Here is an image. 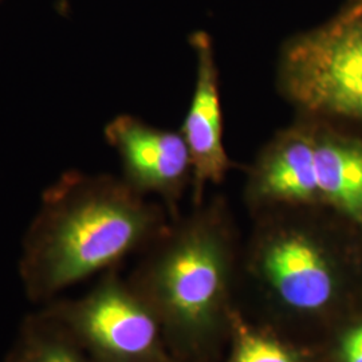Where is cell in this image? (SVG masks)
<instances>
[{
    "instance_id": "6da1fadb",
    "label": "cell",
    "mask_w": 362,
    "mask_h": 362,
    "mask_svg": "<svg viewBox=\"0 0 362 362\" xmlns=\"http://www.w3.org/2000/svg\"><path fill=\"white\" fill-rule=\"evenodd\" d=\"M153 226L151 212L109 181L77 170L45 191L19 263L27 297L49 302L128 254Z\"/></svg>"
},
{
    "instance_id": "7a4b0ae2",
    "label": "cell",
    "mask_w": 362,
    "mask_h": 362,
    "mask_svg": "<svg viewBox=\"0 0 362 362\" xmlns=\"http://www.w3.org/2000/svg\"><path fill=\"white\" fill-rule=\"evenodd\" d=\"M282 81L291 100L313 113L362 121V0L290 42Z\"/></svg>"
},
{
    "instance_id": "3957f363",
    "label": "cell",
    "mask_w": 362,
    "mask_h": 362,
    "mask_svg": "<svg viewBox=\"0 0 362 362\" xmlns=\"http://www.w3.org/2000/svg\"><path fill=\"white\" fill-rule=\"evenodd\" d=\"M97 362H153L158 324L153 309L116 279L86 297L55 300L43 310Z\"/></svg>"
},
{
    "instance_id": "277c9868",
    "label": "cell",
    "mask_w": 362,
    "mask_h": 362,
    "mask_svg": "<svg viewBox=\"0 0 362 362\" xmlns=\"http://www.w3.org/2000/svg\"><path fill=\"white\" fill-rule=\"evenodd\" d=\"M223 285V258L208 235H189L170 247L148 272V293L156 308L175 324L207 322Z\"/></svg>"
},
{
    "instance_id": "5b68a950",
    "label": "cell",
    "mask_w": 362,
    "mask_h": 362,
    "mask_svg": "<svg viewBox=\"0 0 362 362\" xmlns=\"http://www.w3.org/2000/svg\"><path fill=\"white\" fill-rule=\"evenodd\" d=\"M105 134L119 152L127 175L137 188L169 189L191 164L184 136L155 129L133 117H118L106 127Z\"/></svg>"
},
{
    "instance_id": "8992f818",
    "label": "cell",
    "mask_w": 362,
    "mask_h": 362,
    "mask_svg": "<svg viewBox=\"0 0 362 362\" xmlns=\"http://www.w3.org/2000/svg\"><path fill=\"white\" fill-rule=\"evenodd\" d=\"M263 267L279 297L298 310H318L333 296L330 266L320 247L303 235H286L272 242Z\"/></svg>"
},
{
    "instance_id": "52a82bcc",
    "label": "cell",
    "mask_w": 362,
    "mask_h": 362,
    "mask_svg": "<svg viewBox=\"0 0 362 362\" xmlns=\"http://www.w3.org/2000/svg\"><path fill=\"white\" fill-rule=\"evenodd\" d=\"M197 54V77L192 104L184 122L182 134L188 145L191 164L197 180L219 181L228 167L221 141L218 78L212 46L206 35L194 37Z\"/></svg>"
},
{
    "instance_id": "ba28073f",
    "label": "cell",
    "mask_w": 362,
    "mask_h": 362,
    "mask_svg": "<svg viewBox=\"0 0 362 362\" xmlns=\"http://www.w3.org/2000/svg\"><path fill=\"white\" fill-rule=\"evenodd\" d=\"M320 196L362 223V143L326 136L314 140Z\"/></svg>"
},
{
    "instance_id": "9c48e42d",
    "label": "cell",
    "mask_w": 362,
    "mask_h": 362,
    "mask_svg": "<svg viewBox=\"0 0 362 362\" xmlns=\"http://www.w3.org/2000/svg\"><path fill=\"white\" fill-rule=\"evenodd\" d=\"M260 189L267 196L290 202L321 197L314 163V140L296 137L282 145L263 165Z\"/></svg>"
},
{
    "instance_id": "30bf717a",
    "label": "cell",
    "mask_w": 362,
    "mask_h": 362,
    "mask_svg": "<svg viewBox=\"0 0 362 362\" xmlns=\"http://www.w3.org/2000/svg\"><path fill=\"white\" fill-rule=\"evenodd\" d=\"M6 362H97L43 311L26 318Z\"/></svg>"
},
{
    "instance_id": "8fae6325",
    "label": "cell",
    "mask_w": 362,
    "mask_h": 362,
    "mask_svg": "<svg viewBox=\"0 0 362 362\" xmlns=\"http://www.w3.org/2000/svg\"><path fill=\"white\" fill-rule=\"evenodd\" d=\"M231 362H298L284 345L269 337L246 333L240 337Z\"/></svg>"
},
{
    "instance_id": "7c38bea8",
    "label": "cell",
    "mask_w": 362,
    "mask_h": 362,
    "mask_svg": "<svg viewBox=\"0 0 362 362\" xmlns=\"http://www.w3.org/2000/svg\"><path fill=\"white\" fill-rule=\"evenodd\" d=\"M339 351L344 362H362V324L345 334Z\"/></svg>"
}]
</instances>
